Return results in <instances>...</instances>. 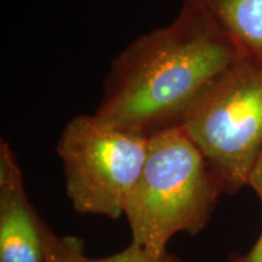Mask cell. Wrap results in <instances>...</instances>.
Segmentation results:
<instances>
[{"label": "cell", "instance_id": "obj_1", "mask_svg": "<svg viewBox=\"0 0 262 262\" xmlns=\"http://www.w3.org/2000/svg\"><path fill=\"white\" fill-rule=\"evenodd\" d=\"M242 58L204 3H182L169 25L137 37L113 58L95 113L148 136L180 127L205 90Z\"/></svg>", "mask_w": 262, "mask_h": 262}, {"label": "cell", "instance_id": "obj_2", "mask_svg": "<svg viewBox=\"0 0 262 262\" xmlns=\"http://www.w3.org/2000/svg\"><path fill=\"white\" fill-rule=\"evenodd\" d=\"M222 193L201 150L181 127L153 134L124 210L131 242L155 254L165 253L175 234L203 231Z\"/></svg>", "mask_w": 262, "mask_h": 262}, {"label": "cell", "instance_id": "obj_3", "mask_svg": "<svg viewBox=\"0 0 262 262\" xmlns=\"http://www.w3.org/2000/svg\"><path fill=\"white\" fill-rule=\"evenodd\" d=\"M201 150L222 192L248 186L262 148V68L247 58L225 71L180 126Z\"/></svg>", "mask_w": 262, "mask_h": 262}, {"label": "cell", "instance_id": "obj_4", "mask_svg": "<svg viewBox=\"0 0 262 262\" xmlns=\"http://www.w3.org/2000/svg\"><path fill=\"white\" fill-rule=\"evenodd\" d=\"M149 136L118 127L94 114L67 123L57 142L66 192L75 211L119 219L139 181Z\"/></svg>", "mask_w": 262, "mask_h": 262}, {"label": "cell", "instance_id": "obj_5", "mask_svg": "<svg viewBox=\"0 0 262 262\" xmlns=\"http://www.w3.org/2000/svg\"><path fill=\"white\" fill-rule=\"evenodd\" d=\"M44 220L29 202L9 142H0V262H44Z\"/></svg>", "mask_w": 262, "mask_h": 262}, {"label": "cell", "instance_id": "obj_6", "mask_svg": "<svg viewBox=\"0 0 262 262\" xmlns=\"http://www.w3.org/2000/svg\"><path fill=\"white\" fill-rule=\"evenodd\" d=\"M244 58L262 68V0H206Z\"/></svg>", "mask_w": 262, "mask_h": 262}, {"label": "cell", "instance_id": "obj_7", "mask_svg": "<svg viewBox=\"0 0 262 262\" xmlns=\"http://www.w3.org/2000/svg\"><path fill=\"white\" fill-rule=\"evenodd\" d=\"M44 262H91L84 250L83 239L74 235H57L45 224L42 225Z\"/></svg>", "mask_w": 262, "mask_h": 262}, {"label": "cell", "instance_id": "obj_8", "mask_svg": "<svg viewBox=\"0 0 262 262\" xmlns=\"http://www.w3.org/2000/svg\"><path fill=\"white\" fill-rule=\"evenodd\" d=\"M91 262H181L175 255L165 251L155 254L131 242L129 247L119 253L102 258H91Z\"/></svg>", "mask_w": 262, "mask_h": 262}, {"label": "cell", "instance_id": "obj_9", "mask_svg": "<svg viewBox=\"0 0 262 262\" xmlns=\"http://www.w3.org/2000/svg\"><path fill=\"white\" fill-rule=\"evenodd\" d=\"M248 186L254 189V192L256 193V195L260 198L262 203V148L260 150V155H258L256 162H255L253 171L250 173Z\"/></svg>", "mask_w": 262, "mask_h": 262}, {"label": "cell", "instance_id": "obj_10", "mask_svg": "<svg viewBox=\"0 0 262 262\" xmlns=\"http://www.w3.org/2000/svg\"><path fill=\"white\" fill-rule=\"evenodd\" d=\"M228 262H262V232L254 247L248 253L234 255Z\"/></svg>", "mask_w": 262, "mask_h": 262}, {"label": "cell", "instance_id": "obj_11", "mask_svg": "<svg viewBox=\"0 0 262 262\" xmlns=\"http://www.w3.org/2000/svg\"><path fill=\"white\" fill-rule=\"evenodd\" d=\"M206 0H182V3H205Z\"/></svg>", "mask_w": 262, "mask_h": 262}]
</instances>
